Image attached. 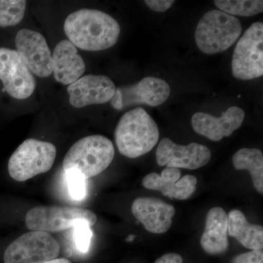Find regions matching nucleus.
<instances>
[{"label":"nucleus","mask_w":263,"mask_h":263,"mask_svg":"<svg viewBox=\"0 0 263 263\" xmlns=\"http://www.w3.org/2000/svg\"><path fill=\"white\" fill-rule=\"evenodd\" d=\"M64 29L76 47L98 51L111 48L119 39L120 26L108 13L95 9H80L66 18Z\"/></svg>","instance_id":"nucleus-1"},{"label":"nucleus","mask_w":263,"mask_h":263,"mask_svg":"<svg viewBox=\"0 0 263 263\" xmlns=\"http://www.w3.org/2000/svg\"><path fill=\"white\" fill-rule=\"evenodd\" d=\"M160 130L144 109L137 108L124 114L118 122L115 141L119 152L128 158L146 155L158 143Z\"/></svg>","instance_id":"nucleus-2"},{"label":"nucleus","mask_w":263,"mask_h":263,"mask_svg":"<svg viewBox=\"0 0 263 263\" xmlns=\"http://www.w3.org/2000/svg\"><path fill=\"white\" fill-rule=\"evenodd\" d=\"M115 155L113 143L106 137L91 136L74 143L63 160L64 171L76 170L85 179L103 173L111 163Z\"/></svg>","instance_id":"nucleus-3"},{"label":"nucleus","mask_w":263,"mask_h":263,"mask_svg":"<svg viewBox=\"0 0 263 263\" xmlns=\"http://www.w3.org/2000/svg\"><path fill=\"white\" fill-rule=\"evenodd\" d=\"M242 26L239 19L219 10L207 12L200 19L195 31V42L206 54L226 51L239 38Z\"/></svg>","instance_id":"nucleus-4"},{"label":"nucleus","mask_w":263,"mask_h":263,"mask_svg":"<svg viewBox=\"0 0 263 263\" xmlns=\"http://www.w3.org/2000/svg\"><path fill=\"white\" fill-rule=\"evenodd\" d=\"M56 156V147L49 142L26 140L10 157L8 166L10 177L23 182L45 174L53 167Z\"/></svg>","instance_id":"nucleus-5"},{"label":"nucleus","mask_w":263,"mask_h":263,"mask_svg":"<svg viewBox=\"0 0 263 263\" xmlns=\"http://www.w3.org/2000/svg\"><path fill=\"white\" fill-rule=\"evenodd\" d=\"M97 219L96 214L89 209L56 205L32 208L25 216L26 226L29 230L48 233L71 229L81 221H87L91 227Z\"/></svg>","instance_id":"nucleus-6"},{"label":"nucleus","mask_w":263,"mask_h":263,"mask_svg":"<svg viewBox=\"0 0 263 263\" xmlns=\"http://www.w3.org/2000/svg\"><path fill=\"white\" fill-rule=\"evenodd\" d=\"M263 24L255 22L245 32L235 46L232 72L235 79L248 81L263 75Z\"/></svg>","instance_id":"nucleus-7"},{"label":"nucleus","mask_w":263,"mask_h":263,"mask_svg":"<svg viewBox=\"0 0 263 263\" xmlns=\"http://www.w3.org/2000/svg\"><path fill=\"white\" fill-rule=\"evenodd\" d=\"M60 252V245L50 233L31 230L8 246L4 262L44 263L57 258Z\"/></svg>","instance_id":"nucleus-8"},{"label":"nucleus","mask_w":263,"mask_h":263,"mask_svg":"<svg viewBox=\"0 0 263 263\" xmlns=\"http://www.w3.org/2000/svg\"><path fill=\"white\" fill-rule=\"evenodd\" d=\"M170 95L171 88L163 79L146 77L136 84L116 89L110 103L118 110L138 105L157 107L163 104Z\"/></svg>","instance_id":"nucleus-9"},{"label":"nucleus","mask_w":263,"mask_h":263,"mask_svg":"<svg viewBox=\"0 0 263 263\" xmlns=\"http://www.w3.org/2000/svg\"><path fill=\"white\" fill-rule=\"evenodd\" d=\"M0 80L12 98L24 100L35 89L36 82L32 72L19 56L10 48H0Z\"/></svg>","instance_id":"nucleus-10"},{"label":"nucleus","mask_w":263,"mask_h":263,"mask_svg":"<svg viewBox=\"0 0 263 263\" xmlns=\"http://www.w3.org/2000/svg\"><path fill=\"white\" fill-rule=\"evenodd\" d=\"M211 158L212 152L203 145L191 143L183 146L167 138L161 140L156 152L157 164L172 168H200L209 163Z\"/></svg>","instance_id":"nucleus-11"},{"label":"nucleus","mask_w":263,"mask_h":263,"mask_svg":"<svg viewBox=\"0 0 263 263\" xmlns=\"http://www.w3.org/2000/svg\"><path fill=\"white\" fill-rule=\"evenodd\" d=\"M19 56L32 73L47 78L53 72L52 55L46 38L41 33L22 29L15 40Z\"/></svg>","instance_id":"nucleus-12"},{"label":"nucleus","mask_w":263,"mask_h":263,"mask_svg":"<svg viewBox=\"0 0 263 263\" xmlns=\"http://www.w3.org/2000/svg\"><path fill=\"white\" fill-rule=\"evenodd\" d=\"M115 90L113 81L103 75L85 76L67 87L70 105L77 108L108 103Z\"/></svg>","instance_id":"nucleus-13"},{"label":"nucleus","mask_w":263,"mask_h":263,"mask_svg":"<svg viewBox=\"0 0 263 263\" xmlns=\"http://www.w3.org/2000/svg\"><path fill=\"white\" fill-rule=\"evenodd\" d=\"M245 113L239 107H230L220 117L198 112L192 117L194 130L212 141H219L233 134L243 124Z\"/></svg>","instance_id":"nucleus-14"},{"label":"nucleus","mask_w":263,"mask_h":263,"mask_svg":"<svg viewBox=\"0 0 263 263\" xmlns=\"http://www.w3.org/2000/svg\"><path fill=\"white\" fill-rule=\"evenodd\" d=\"M132 212L145 229L155 234L168 231L176 210L173 205L155 197H138L132 205Z\"/></svg>","instance_id":"nucleus-15"},{"label":"nucleus","mask_w":263,"mask_h":263,"mask_svg":"<svg viewBox=\"0 0 263 263\" xmlns=\"http://www.w3.org/2000/svg\"><path fill=\"white\" fill-rule=\"evenodd\" d=\"M197 179L193 175L181 178L179 169L167 167L161 175L152 173L143 178L142 184L148 190H157L170 199L184 200L190 198L197 188Z\"/></svg>","instance_id":"nucleus-16"},{"label":"nucleus","mask_w":263,"mask_h":263,"mask_svg":"<svg viewBox=\"0 0 263 263\" xmlns=\"http://www.w3.org/2000/svg\"><path fill=\"white\" fill-rule=\"evenodd\" d=\"M53 72L57 82L73 84L85 72V63L70 41H62L57 45L52 55Z\"/></svg>","instance_id":"nucleus-17"},{"label":"nucleus","mask_w":263,"mask_h":263,"mask_svg":"<svg viewBox=\"0 0 263 263\" xmlns=\"http://www.w3.org/2000/svg\"><path fill=\"white\" fill-rule=\"evenodd\" d=\"M228 214L220 207L212 208L208 212L205 228L200 245L209 254L224 253L228 247Z\"/></svg>","instance_id":"nucleus-18"},{"label":"nucleus","mask_w":263,"mask_h":263,"mask_svg":"<svg viewBox=\"0 0 263 263\" xmlns=\"http://www.w3.org/2000/svg\"><path fill=\"white\" fill-rule=\"evenodd\" d=\"M228 234L238 240L246 248L262 250L263 228L248 222L245 214L234 209L228 214Z\"/></svg>","instance_id":"nucleus-19"},{"label":"nucleus","mask_w":263,"mask_h":263,"mask_svg":"<svg viewBox=\"0 0 263 263\" xmlns=\"http://www.w3.org/2000/svg\"><path fill=\"white\" fill-rule=\"evenodd\" d=\"M236 170H247L250 173L254 187L263 193V154L257 148H241L233 156Z\"/></svg>","instance_id":"nucleus-20"},{"label":"nucleus","mask_w":263,"mask_h":263,"mask_svg":"<svg viewBox=\"0 0 263 263\" xmlns=\"http://www.w3.org/2000/svg\"><path fill=\"white\" fill-rule=\"evenodd\" d=\"M219 10L230 15L250 17L263 11L262 0H215Z\"/></svg>","instance_id":"nucleus-21"},{"label":"nucleus","mask_w":263,"mask_h":263,"mask_svg":"<svg viewBox=\"0 0 263 263\" xmlns=\"http://www.w3.org/2000/svg\"><path fill=\"white\" fill-rule=\"evenodd\" d=\"M27 2L0 0V27H13L20 23L25 13Z\"/></svg>","instance_id":"nucleus-22"},{"label":"nucleus","mask_w":263,"mask_h":263,"mask_svg":"<svg viewBox=\"0 0 263 263\" xmlns=\"http://www.w3.org/2000/svg\"><path fill=\"white\" fill-rule=\"evenodd\" d=\"M69 193L73 200L80 201L86 197V179L76 170L65 171Z\"/></svg>","instance_id":"nucleus-23"},{"label":"nucleus","mask_w":263,"mask_h":263,"mask_svg":"<svg viewBox=\"0 0 263 263\" xmlns=\"http://www.w3.org/2000/svg\"><path fill=\"white\" fill-rule=\"evenodd\" d=\"M90 228L91 226L87 221H81L72 228L76 249L81 253L85 254L89 252L92 238V231Z\"/></svg>","instance_id":"nucleus-24"},{"label":"nucleus","mask_w":263,"mask_h":263,"mask_svg":"<svg viewBox=\"0 0 263 263\" xmlns=\"http://www.w3.org/2000/svg\"><path fill=\"white\" fill-rule=\"evenodd\" d=\"M232 263H263L262 250L250 251L239 254L233 259Z\"/></svg>","instance_id":"nucleus-25"},{"label":"nucleus","mask_w":263,"mask_h":263,"mask_svg":"<svg viewBox=\"0 0 263 263\" xmlns=\"http://www.w3.org/2000/svg\"><path fill=\"white\" fill-rule=\"evenodd\" d=\"M144 3L153 11L162 13L170 9L174 4L175 1L174 0H146Z\"/></svg>","instance_id":"nucleus-26"},{"label":"nucleus","mask_w":263,"mask_h":263,"mask_svg":"<svg viewBox=\"0 0 263 263\" xmlns=\"http://www.w3.org/2000/svg\"><path fill=\"white\" fill-rule=\"evenodd\" d=\"M154 263H183V258L179 254L168 253L164 254Z\"/></svg>","instance_id":"nucleus-27"},{"label":"nucleus","mask_w":263,"mask_h":263,"mask_svg":"<svg viewBox=\"0 0 263 263\" xmlns=\"http://www.w3.org/2000/svg\"><path fill=\"white\" fill-rule=\"evenodd\" d=\"M44 263H72L70 260L65 258H56L52 260L48 261Z\"/></svg>","instance_id":"nucleus-28"}]
</instances>
